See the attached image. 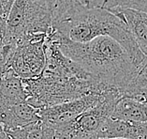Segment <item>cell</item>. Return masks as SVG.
Listing matches in <instances>:
<instances>
[{
    "label": "cell",
    "instance_id": "14",
    "mask_svg": "<svg viewBox=\"0 0 147 139\" xmlns=\"http://www.w3.org/2000/svg\"><path fill=\"white\" fill-rule=\"evenodd\" d=\"M88 8L130 9L147 12V0H87Z\"/></svg>",
    "mask_w": 147,
    "mask_h": 139
},
{
    "label": "cell",
    "instance_id": "13",
    "mask_svg": "<svg viewBox=\"0 0 147 139\" xmlns=\"http://www.w3.org/2000/svg\"><path fill=\"white\" fill-rule=\"evenodd\" d=\"M112 117L147 122V105L128 98H121L114 107Z\"/></svg>",
    "mask_w": 147,
    "mask_h": 139
},
{
    "label": "cell",
    "instance_id": "9",
    "mask_svg": "<svg viewBox=\"0 0 147 139\" xmlns=\"http://www.w3.org/2000/svg\"><path fill=\"white\" fill-rule=\"evenodd\" d=\"M108 10L123 21L140 50L147 56V12L122 8Z\"/></svg>",
    "mask_w": 147,
    "mask_h": 139
},
{
    "label": "cell",
    "instance_id": "10",
    "mask_svg": "<svg viewBox=\"0 0 147 139\" xmlns=\"http://www.w3.org/2000/svg\"><path fill=\"white\" fill-rule=\"evenodd\" d=\"M0 101L8 105L26 102L22 79L12 70L8 71L0 78Z\"/></svg>",
    "mask_w": 147,
    "mask_h": 139
},
{
    "label": "cell",
    "instance_id": "11",
    "mask_svg": "<svg viewBox=\"0 0 147 139\" xmlns=\"http://www.w3.org/2000/svg\"><path fill=\"white\" fill-rule=\"evenodd\" d=\"M38 5L50 12L53 26L67 19L74 12L87 7V0H34Z\"/></svg>",
    "mask_w": 147,
    "mask_h": 139
},
{
    "label": "cell",
    "instance_id": "17",
    "mask_svg": "<svg viewBox=\"0 0 147 139\" xmlns=\"http://www.w3.org/2000/svg\"><path fill=\"white\" fill-rule=\"evenodd\" d=\"M0 139H10L4 130H0Z\"/></svg>",
    "mask_w": 147,
    "mask_h": 139
},
{
    "label": "cell",
    "instance_id": "8",
    "mask_svg": "<svg viewBox=\"0 0 147 139\" xmlns=\"http://www.w3.org/2000/svg\"><path fill=\"white\" fill-rule=\"evenodd\" d=\"M96 137L147 139V122L110 117L104 123Z\"/></svg>",
    "mask_w": 147,
    "mask_h": 139
},
{
    "label": "cell",
    "instance_id": "12",
    "mask_svg": "<svg viewBox=\"0 0 147 139\" xmlns=\"http://www.w3.org/2000/svg\"><path fill=\"white\" fill-rule=\"evenodd\" d=\"M10 139H55V130L40 119L6 131Z\"/></svg>",
    "mask_w": 147,
    "mask_h": 139
},
{
    "label": "cell",
    "instance_id": "3",
    "mask_svg": "<svg viewBox=\"0 0 147 139\" xmlns=\"http://www.w3.org/2000/svg\"><path fill=\"white\" fill-rule=\"evenodd\" d=\"M22 83L26 94V102L36 109L72 101L90 93L118 90L93 76L80 77L46 71L38 77L22 79Z\"/></svg>",
    "mask_w": 147,
    "mask_h": 139
},
{
    "label": "cell",
    "instance_id": "1",
    "mask_svg": "<svg viewBox=\"0 0 147 139\" xmlns=\"http://www.w3.org/2000/svg\"><path fill=\"white\" fill-rule=\"evenodd\" d=\"M56 43L66 56L96 80L116 87L120 94L140 70L127 51L110 37H98L87 42L60 40Z\"/></svg>",
    "mask_w": 147,
    "mask_h": 139
},
{
    "label": "cell",
    "instance_id": "18",
    "mask_svg": "<svg viewBox=\"0 0 147 139\" xmlns=\"http://www.w3.org/2000/svg\"><path fill=\"white\" fill-rule=\"evenodd\" d=\"M91 139H127V138H98V137H93Z\"/></svg>",
    "mask_w": 147,
    "mask_h": 139
},
{
    "label": "cell",
    "instance_id": "4",
    "mask_svg": "<svg viewBox=\"0 0 147 139\" xmlns=\"http://www.w3.org/2000/svg\"><path fill=\"white\" fill-rule=\"evenodd\" d=\"M53 30L50 12L34 0H15L6 23V31L1 40L17 46L26 39L48 37Z\"/></svg>",
    "mask_w": 147,
    "mask_h": 139
},
{
    "label": "cell",
    "instance_id": "5",
    "mask_svg": "<svg viewBox=\"0 0 147 139\" xmlns=\"http://www.w3.org/2000/svg\"><path fill=\"white\" fill-rule=\"evenodd\" d=\"M119 94L110 95L82 112L65 125L55 129V139H91L96 137L107 119L112 117Z\"/></svg>",
    "mask_w": 147,
    "mask_h": 139
},
{
    "label": "cell",
    "instance_id": "16",
    "mask_svg": "<svg viewBox=\"0 0 147 139\" xmlns=\"http://www.w3.org/2000/svg\"><path fill=\"white\" fill-rule=\"evenodd\" d=\"M146 85H147V60L142 65L141 69L139 70L138 73L136 74V76L134 77V79L132 80L131 83L122 91L121 97H122V94H123L125 90H132V88L143 87H146Z\"/></svg>",
    "mask_w": 147,
    "mask_h": 139
},
{
    "label": "cell",
    "instance_id": "7",
    "mask_svg": "<svg viewBox=\"0 0 147 139\" xmlns=\"http://www.w3.org/2000/svg\"><path fill=\"white\" fill-rule=\"evenodd\" d=\"M44 39L20 42L10 59L9 68L21 79H30L40 75L45 66Z\"/></svg>",
    "mask_w": 147,
    "mask_h": 139
},
{
    "label": "cell",
    "instance_id": "2",
    "mask_svg": "<svg viewBox=\"0 0 147 139\" xmlns=\"http://www.w3.org/2000/svg\"><path fill=\"white\" fill-rule=\"evenodd\" d=\"M101 36L115 40L140 69L147 60L123 21L105 9L80 8L67 19L53 24L47 41L87 42Z\"/></svg>",
    "mask_w": 147,
    "mask_h": 139
},
{
    "label": "cell",
    "instance_id": "15",
    "mask_svg": "<svg viewBox=\"0 0 147 139\" xmlns=\"http://www.w3.org/2000/svg\"><path fill=\"white\" fill-rule=\"evenodd\" d=\"M16 46L6 43L0 39V78L10 70V59Z\"/></svg>",
    "mask_w": 147,
    "mask_h": 139
},
{
    "label": "cell",
    "instance_id": "6",
    "mask_svg": "<svg viewBox=\"0 0 147 139\" xmlns=\"http://www.w3.org/2000/svg\"><path fill=\"white\" fill-rule=\"evenodd\" d=\"M113 94H119L121 96L119 90H110L102 93H90L72 101L38 109V116L42 122L55 130L56 128L69 122L82 112L98 104L103 99Z\"/></svg>",
    "mask_w": 147,
    "mask_h": 139
}]
</instances>
